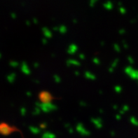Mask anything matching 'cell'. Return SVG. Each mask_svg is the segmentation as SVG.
Listing matches in <instances>:
<instances>
[{"instance_id":"1","label":"cell","mask_w":138,"mask_h":138,"mask_svg":"<svg viewBox=\"0 0 138 138\" xmlns=\"http://www.w3.org/2000/svg\"><path fill=\"white\" fill-rule=\"evenodd\" d=\"M15 132H18L22 135V133L20 130H19L18 128L15 126H11L9 125L6 123L2 122L0 123V134L4 136H8L11 135L13 133Z\"/></svg>"},{"instance_id":"2","label":"cell","mask_w":138,"mask_h":138,"mask_svg":"<svg viewBox=\"0 0 138 138\" xmlns=\"http://www.w3.org/2000/svg\"><path fill=\"white\" fill-rule=\"evenodd\" d=\"M39 99L41 101V103L46 104V103H51V102L53 100H57L58 97H54L51 93L48 91H43L39 93L38 95Z\"/></svg>"},{"instance_id":"3","label":"cell","mask_w":138,"mask_h":138,"mask_svg":"<svg viewBox=\"0 0 138 138\" xmlns=\"http://www.w3.org/2000/svg\"><path fill=\"white\" fill-rule=\"evenodd\" d=\"M36 106L39 107L40 109L45 112V113H48V112H51L53 111H56L58 109V107L52 103H39V102H36Z\"/></svg>"},{"instance_id":"4","label":"cell","mask_w":138,"mask_h":138,"mask_svg":"<svg viewBox=\"0 0 138 138\" xmlns=\"http://www.w3.org/2000/svg\"><path fill=\"white\" fill-rule=\"evenodd\" d=\"M125 72L131 79L138 80V70H135L131 67H127L125 69Z\"/></svg>"},{"instance_id":"5","label":"cell","mask_w":138,"mask_h":138,"mask_svg":"<svg viewBox=\"0 0 138 138\" xmlns=\"http://www.w3.org/2000/svg\"><path fill=\"white\" fill-rule=\"evenodd\" d=\"M77 130L82 135H90V132L88 130H87L82 123H79L77 125Z\"/></svg>"},{"instance_id":"6","label":"cell","mask_w":138,"mask_h":138,"mask_svg":"<svg viewBox=\"0 0 138 138\" xmlns=\"http://www.w3.org/2000/svg\"><path fill=\"white\" fill-rule=\"evenodd\" d=\"M91 122L94 124V126L97 128H101L103 126V121L101 118H91Z\"/></svg>"},{"instance_id":"7","label":"cell","mask_w":138,"mask_h":138,"mask_svg":"<svg viewBox=\"0 0 138 138\" xmlns=\"http://www.w3.org/2000/svg\"><path fill=\"white\" fill-rule=\"evenodd\" d=\"M77 51H78V46L74 44H72L69 46L67 51V53L69 55H74L77 52Z\"/></svg>"},{"instance_id":"8","label":"cell","mask_w":138,"mask_h":138,"mask_svg":"<svg viewBox=\"0 0 138 138\" xmlns=\"http://www.w3.org/2000/svg\"><path fill=\"white\" fill-rule=\"evenodd\" d=\"M21 69H22V72L26 75H30L31 74V70L30 69L27 63L25 62H23L21 65Z\"/></svg>"},{"instance_id":"9","label":"cell","mask_w":138,"mask_h":138,"mask_svg":"<svg viewBox=\"0 0 138 138\" xmlns=\"http://www.w3.org/2000/svg\"><path fill=\"white\" fill-rule=\"evenodd\" d=\"M66 64L67 66H70V65H74V66H80L81 63L76 60H73V59H69L66 61Z\"/></svg>"},{"instance_id":"10","label":"cell","mask_w":138,"mask_h":138,"mask_svg":"<svg viewBox=\"0 0 138 138\" xmlns=\"http://www.w3.org/2000/svg\"><path fill=\"white\" fill-rule=\"evenodd\" d=\"M42 32H43V34H44V36H45L46 38L50 39V38H51V37L53 36L52 32H51L48 28H46V27H43V28H42Z\"/></svg>"},{"instance_id":"11","label":"cell","mask_w":138,"mask_h":138,"mask_svg":"<svg viewBox=\"0 0 138 138\" xmlns=\"http://www.w3.org/2000/svg\"><path fill=\"white\" fill-rule=\"evenodd\" d=\"M84 76H85V77H86V79H90V80H95V79H96V77H95L94 74H92L91 72H88V71L85 72Z\"/></svg>"},{"instance_id":"12","label":"cell","mask_w":138,"mask_h":138,"mask_svg":"<svg viewBox=\"0 0 138 138\" xmlns=\"http://www.w3.org/2000/svg\"><path fill=\"white\" fill-rule=\"evenodd\" d=\"M103 6L107 10H112L114 7V5L112 2L110 1H107V3H104L103 4Z\"/></svg>"},{"instance_id":"13","label":"cell","mask_w":138,"mask_h":138,"mask_svg":"<svg viewBox=\"0 0 138 138\" xmlns=\"http://www.w3.org/2000/svg\"><path fill=\"white\" fill-rule=\"evenodd\" d=\"M42 138H56V136L53 133H51L50 132H46L43 134Z\"/></svg>"},{"instance_id":"14","label":"cell","mask_w":138,"mask_h":138,"mask_svg":"<svg viewBox=\"0 0 138 138\" xmlns=\"http://www.w3.org/2000/svg\"><path fill=\"white\" fill-rule=\"evenodd\" d=\"M67 31V27L65 25H60L59 27V32L61 33V34H65Z\"/></svg>"},{"instance_id":"15","label":"cell","mask_w":138,"mask_h":138,"mask_svg":"<svg viewBox=\"0 0 138 138\" xmlns=\"http://www.w3.org/2000/svg\"><path fill=\"white\" fill-rule=\"evenodd\" d=\"M30 130L31 132H32V133H34V134H39V133L41 132V130H40L38 128H36V127L30 126Z\"/></svg>"},{"instance_id":"16","label":"cell","mask_w":138,"mask_h":138,"mask_svg":"<svg viewBox=\"0 0 138 138\" xmlns=\"http://www.w3.org/2000/svg\"><path fill=\"white\" fill-rule=\"evenodd\" d=\"M7 79H8V81H9L10 83H13V82L15 81V74L13 73L9 75L8 77H7Z\"/></svg>"},{"instance_id":"17","label":"cell","mask_w":138,"mask_h":138,"mask_svg":"<svg viewBox=\"0 0 138 138\" xmlns=\"http://www.w3.org/2000/svg\"><path fill=\"white\" fill-rule=\"evenodd\" d=\"M130 122L132 123V124H133V125L135 126H138V121L135 117H133V116L130 117Z\"/></svg>"},{"instance_id":"18","label":"cell","mask_w":138,"mask_h":138,"mask_svg":"<svg viewBox=\"0 0 138 138\" xmlns=\"http://www.w3.org/2000/svg\"><path fill=\"white\" fill-rule=\"evenodd\" d=\"M41 109H40V108L39 107H36V108L35 109V111L33 112V115H39V114H40V112H41Z\"/></svg>"},{"instance_id":"19","label":"cell","mask_w":138,"mask_h":138,"mask_svg":"<svg viewBox=\"0 0 138 138\" xmlns=\"http://www.w3.org/2000/svg\"><path fill=\"white\" fill-rule=\"evenodd\" d=\"M114 50L117 53H120L121 52V48H120V46H118V44H114Z\"/></svg>"},{"instance_id":"20","label":"cell","mask_w":138,"mask_h":138,"mask_svg":"<svg viewBox=\"0 0 138 138\" xmlns=\"http://www.w3.org/2000/svg\"><path fill=\"white\" fill-rule=\"evenodd\" d=\"M118 61H119V60H118V58L115 59V60L113 62V63H112V65L111 67H112V68H114V69L117 66V65H118Z\"/></svg>"},{"instance_id":"21","label":"cell","mask_w":138,"mask_h":138,"mask_svg":"<svg viewBox=\"0 0 138 138\" xmlns=\"http://www.w3.org/2000/svg\"><path fill=\"white\" fill-rule=\"evenodd\" d=\"M53 79H54V80H55V81L56 82V83H60L61 82V79H60V77H59V76H58V75H54L53 76Z\"/></svg>"},{"instance_id":"22","label":"cell","mask_w":138,"mask_h":138,"mask_svg":"<svg viewBox=\"0 0 138 138\" xmlns=\"http://www.w3.org/2000/svg\"><path fill=\"white\" fill-rule=\"evenodd\" d=\"M114 90H115V91L117 92V93H120V92H121V91H122V88H121V86H115V88H114Z\"/></svg>"},{"instance_id":"23","label":"cell","mask_w":138,"mask_h":138,"mask_svg":"<svg viewBox=\"0 0 138 138\" xmlns=\"http://www.w3.org/2000/svg\"><path fill=\"white\" fill-rule=\"evenodd\" d=\"M92 62H93V63H95V64L97 65H100V60H99L98 58H94L92 59Z\"/></svg>"},{"instance_id":"24","label":"cell","mask_w":138,"mask_h":138,"mask_svg":"<svg viewBox=\"0 0 138 138\" xmlns=\"http://www.w3.org/2000/svg\"><path fill=\"white\" fill-rule=\"evenodd\" d=\"M10 65L12 66V67H18V65H19V63L18 62H15V61H11V62H10Z\"/></svg>"},{"instance_id":"25","label":"cell","mask_w":138,"mask_h":138,"mask_svg":"<svg viewBox=\"0 0 138 138\" xmlns=\"http://www.w3.org/2000/svg\"><path fill=\"white\" fill-rule=\"evenodd\" d=\"M122 110H123L124 112H128V111L129 110V107H128V105H126V104L123 105V108H122Z\"/></svg>"},{"instance_id":"26","label":"cell","mask_w":138,"mask_h":138,"mask_svg":"<svg viewBox=\"0 0 138 138\" xmlns=\"http://www.w3.org/2000/svg\"><path fill=\"white\" fill-rule=\"evenodd\" d=\"M119 11H120L121 14H126V9H124V8H123V7H120V8H119Z\"/></svg>"},{"instance_id":"27","label":"cell","mask_w":138,"mask_h":138,"mask_svg":"<svg viewBox=\"0 0 138 138\" xmlns=\"http://www.w3.org/2000/svg\"><path fill=\"white\" fill-rule=\"evenodd\" d=\"M97 1H98V0H91V2H90V3H91V4H90L91 6V7H93Z\"/></svg>"},{"instance_id":"28","label":"cell","mask_w":138,"mask_h":138,"mask_svg":"<svg viewBox=\"0 0 138 138\" xmlns=\"http://www.w3.org/2000/svg\"><path fill=\"white\" fill-rule=\"evenodd\" d=\"M20 113H21V114L23 116L25 115V114H26V109L23 107V108L21 109V110H20Z\"/></svg>"},{"instance_id":"29","label":"cell","mask_w":138,"mask_h":138,"mask_svg":"<svg viewBox=\"0 0 138 138\" xmlns=\"http://www.w3.org/2000/svg\"><path fill=\"white\" fill-rule=\"evenodd\" d=\"M128 61L130 62V63L131 65L134 63V60H133V58H131L130 56H128Z\"/></svg>"},{"instance_id":"30","label":"cell","mask_w":138,"mask_h":138,"mask_svg":"<svg viewBox=\"0 0 138 138\" xmlns=\"http://www.w3.org/2000/svg\"><path fill=\"white\" fill-rule=\"evenodd\" d=\"M79 58L81 59V60H85V58H86V56H85V55H84L83 53H81V54H79Z\"/></svg>"},{"instance_id":"31","label":"cell","mask_w":138,"mask_h":138,"mask_svg":"<svg viewBox=\"0 0 138 138\" xmlns=\"http://www.w3.org/2000/svg\"><path fill=\"white\" fill-rule=\"evenodd\" d=\"M46 127H47V124L45 123L40 124V128H46Z\"/></svg>"},{"instance_id":"32","label":"cell","mask_w":138,"mask_h":138,"mask_svg":"<svg viewBox=\"0 0 138 138\" xmlns=\"http://www.w3.org/2000/svg\"><path fill=\"white\" fill-rule=\"evenodd\" d=\"M42 43H43V44H46L48 43V40L46 39V38L42 39Z\"/></svg>"},{"instance_id":"33","label":"cell","mask_w":138,"mask_h":138,"mask_svg":"<svg viewBox=\"0 0 138 138\" xmlns=\"http://www.w3.org/2000/svg\"><path fill=\"white\" fill-rule=\"evenodd\" d=\"M119 33H120L121 35L125 34V33H126V30H123V29H122V30H119Z\"/></svg>"},{"instance_id":"34","label":"cell","mask_w":138,"mask_h":138,"mask_svg":"<svg viewBox=\"0 0 138 138\" xmlns=\"http://www.w3.org/2000/svg\"><path fill=\"white\" fill-rule=\"evenodd\" d=\"M116 118L117 119V121H120L121 118V116L120 114H117V115L116 116Z\"/></svg>"},{"instance_id":"35","label":"cell","mask_w":138,"mask_h":138,"mask_svg":"<svg viewBox=\"0 0 138 138\" xmlns=\"http://www.w3.org/2000/svg\"><path fill=\"white\" fill-rule=\"evenodd\" d=\"M123 46H124L125 48H128V46L127 45V44H126V41H123Z\"/></svg>"},{"instance_id":"36","label":"cell","mask_w":138,"mask_h":138,"mask_svg":"<svg viewBox=\"0 0 138 138\" xmlns=\"http://www.w3.org/2000/svg\"><path fill=\"white\" fill-rule=\"evenodd\" d=\"M80 105L81 106H84V107H86V106H87V104L86 103V102H80Z\"/></svg>"},{"instance_id":"37","label":"cell","mask_w":138,"mask_h":138,"mask_svg":"<svg viewBox=\"0 0 138 138\" xmlns=\"http://www.w3.org/2000/svg\"><path fill=\"white\" fill-rule=\"evenodd\" d=\"M114 68H112V67H109V72H111V73H112V72H114Z\"/></svg>"},{"instance_id":"38","label":"cell","mask_w":138,"mask_h":138,"mask_svg":"<svg viewBox=\"0 0 138 138\" xmlns=\"http://www.w3.org/2000/svg\"><path fill=\"white\" fill-rule=\"evenodd\" d=\"M39 63H36V62H35V64H34V67H39Z\"/></svg>"},{"instance_id":"39","label":"cell","mask_w":138,"mask_h":138,"mask_svg":"<svg viewBox=\"0 0 138 138\" xmlns=\"http://www.w3.org/2000/svg\"><path fill=\"white\" fill-rule=\"evenodd\" d=\"M113 108H114L115 110H116V109H118V106H117V105H114V106H113Z\"/></svg>"},{"instance_id":"40","label":"cell","mask_w":138,"mask_h":138,"mask_svg":"<svg viewBox=\"0 0 138 138\" xmlns=\"http://www.w3.org/2000/svg\"><path fill=\"white\" fill-rule=\"evenodd\" d=\"M11 15L13 18H16V15H15V13H12Z\"/></svg>"},{"instance_id":"41","label":"cell","mask_w":138,"mask_h":138,"mask_svg":"<svg viewBox=\"0 0 138 138\" xmlns=\"http://www.w3.org/2000/svg\"><path fill=\"white\" fill-rule=\"evenodd\" d=\"M34 23H38V20H37V19H36V18H34Z\"/></svg>"},{"instance_id":"42","label":"cell","mask_w":138,"mask_h":138,"mask_svg":"<svg viewBox=\"0 0 138 138\" xmlns=\"http://www.w3.org/2000/svg\"><path fill=\"white\" fill-rule=\"evenodd\" d=\"M75 74L77 76H79V72H75Z\"/></svg>"},{"instance_id":"43","label":"cell","mask_w":138,"mask_h":138,"mask_svg":"<svg viewBox=\"0 0 138 138\" xmlns=\"http://www.w3.org/2000/svg\"><path fill=\"white\" fill-rule=\"evenodd\" d=\"M27 95H29V96H30V95H32V93H31L30 92H27Z\"/></svg>"},{"instance_id":"44","label":"cell","mask_w":138,"mask_h":138,"mask_svg":"<svg viewBox=\"0 0 138 138\" xmlns=\"http://www.w3.org/2000/svg\"><path fill=\"white\" fill-rule=\"evenodd\" d=\"M26 23H27V25H28V26H29V25H30V23H29V22H28V21H27V22H26Z\"/></svg>"},{"instance_id":"45","label":"cell","mask_w":138,"mask_h":138,"mask_svg":"<svg viewBox=\"0 0 138 138\" xmlns=\"http://www.w3.org/2000/svg\"><path fill=\"white\" fill-rule=\"evenodd\" d=\"M0 58H1V54H0Z\"/></svg>"}]
</instances>
